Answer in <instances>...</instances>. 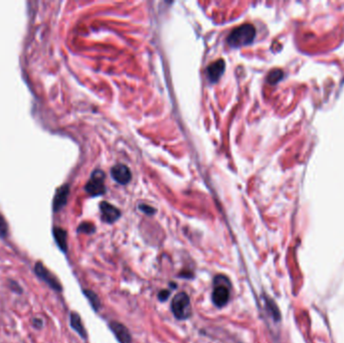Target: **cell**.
Listing matches in <instances>:
<instances>
[{
    "label": "cell",
    "instance_id": "1",
    "mask_svg": "<svg viewBox=\"0 0 344 343\" xmlns=\"http://www.w3.org/2000/svg\"><path fill=\"white\" fill-rule=\"evenodd\" d=\"M256 37V28L250 23L242 24L235 28L227 38V43L232 47H242L253 43Z\"/></svg>",
    "mask_w": 344,
    "mask_h": 343
},
{
    "label": "cell",
    "instance_id": "2",
    "mask_svg": "<svg viewBox=\"0 0 344 343\" xmlns=\"http://www.w3.org/2000/svg\"><path fill=\"white\" fill-rule=\"evenodd\" d=\"M171 309L177 319L185 320L191 316V306L188 295L184 292L178 293L172 299Z\"/></svg>",
    "mask_w": 344,
    "mask_h": 343
},
{
    "label": "cell",
    "instance_id": "3",
    "mask_svg": "<svg viewBox=\"0 0 344 343\" xmlns=\"http://www.w3.org/2000/svg\"><path fill=\"white\" fill-rule=\"evenodd\" d=\"M104 179H105V173L97 169L92 173V176L90 180L87 182V192L92 196H99L106 192V187L104 185Z\"/></svg>",
    "mask_w": 344,
    "mask_h": 343
},
{
    "label": "cell",
    "instance_id": "4",
    "mask_svg": "<svg viewBox=\"0 0 344 343\" xmlns=\"http://www.w3.org/2000/svg\"><path fill=\"white\" fill-rule=\"evenodd\" d=\"M35 273L37 274V276L44 281L51 289L61 292L63 290L61 283L59 282V280L56 279V277H54L44 266H43L42 262H38L35 266Z\"/></svg>",
    "mask_w": 344,
    "mask_h": 343
},
{
    "label": "cell",
    "instance_id": "5",
    "mask_svg": "<svg viewBox=\"0 0 344 343\" xmlns=\"http://www.w3.org/2000/svg\"><path fill=\"white\" fill-rule=\"evenodd\" d=\"M215 287L213 292V302L216 307L221 308L225 306L230 299V290L227 285H224L220 282L218 277L215 279Z\"/></svg>",
    "mask_w": 344,
    "mask_h": 343
},
{
    "label": "cell",
    "instance_id": "6",
    "mask_svg": "<svg viewBox=\"0 0 344 343\" xmlns=\"http://www.w3.org/2000/svg\"><path fill=\"white\" fill-rule=\"evenodd\" d=\"M100 210H101V214H102V219L105 222H108V223H113L114 221H116L121 216L120 211L107 202L101 203Z\"/></svg>",
    "mask_w": 344,
    "mask_h": 343
},
{
    "label": "cell",
    "instance_id": "7",
    "mask_svg": "<svg viewBox=\"0 0 344 343\" xmlns=\"http://www.w3.org/2000/svg\"><path fill=\"white\" fill-rule=\"evenodd\" d=\"M112 177L120 184H127L131 180V172L129 168L124 164H117L111 170Z\"/></svg>",
    "mask_w": 344,
    "mask_h": 343
},
{
    "label": "cell",
    "instance_id": "8",
    "mask_svg": "<svg viewBox=\"0 0 344 343\" xmlns=\"http://www.w3.org/2000/svg\"><path fill=\"white\" fill-rule=\"evenodd\" d=\"M69 193H70V187L68 184L63 185L56 190V193L53 198V205H52L54 212L61 211L66 206Z\"/></svg>",
    "mask_w": 344,
    "mask_h": 343
},
{
    "label": "cell",
    "instance_id": "9",
    "mask_svg": "<svg viewBox=\"0 0 344 343\" xmlns=\"http://www.w3.org/2000/svg\"><path fill=\"white\" fill-rule=\"evenodd\" d=\"M110 328L114 332L115 336L117 337V339L120 342H131V335H130L129 330L123 324L114 321V322L110 323Z\"/></svg>",
    "mask_w": 344,
    "mask_h": 343
},
{
    "label": "cell",
    "instance_id": "10",
    "mask_svg": "<svg viewBox=\"0 0 344 343\" xmlns=\"http://www.w3.org/2000/svg\"><path fill=\"white\" fill-rule=\"evenodd\" d=\"M225 64L223 60H217L215 63H213L208 68V76L212 83H215L218 81V79L221 77L222 73L224 72Z\"/></svg>",
    "mask_w": 344,
    "mask_h": 343
},
{
    "label": "cell",
    "instance_id": "11",
    "mask_svg": "<svg viewBox=\"0 0 344 343\" xmlns=\"http://www.w3.org/2000/svg\"><path fill=\"white\" fill-rule=\"evenodd\" d=\"M52 234H53V238H54V241H55L58 247L64 253H66L68 251V242H67L68 235H67V232L62 227H54L53 231H52Z\"/></svg>",
    "mask_w": 344,
    "mask_h": 343
},
{
    "label": "cell",
    "instance_id": "12",
    "mask_svg": "<svg viewBox=\"0 0 344 343\" xmlns=\"http://www.w3.org/2000/svg\"><path fill=\"white\" fill-rule=\"evenodd\" d=\"M71 326L82 338H87L86 329L82 323L80 315L76 312L71 313Z\"/></svg>",
    "mask_w": 344,
    "mask_h": 343
},
{
    "label": "cell",
    "instance_id": "13",
    "mask_svg": "<svg viewBox=\"0 0 344 343\" xmlns=\"http://www.w3.org/2000/svg\"><path fill=\"white\" fill-rule=\"evenodd\" d=\"M84 294L86 295L87 298L90 301V303L93 306V308L95 309V311H98L99 308H100V306H101L99 297L93 291H90V290H85Z\"/></svg>",
    "mask_w": 344,
    "mask_h": 343
},
{
    "label": "cell",
    "instance_id": "14",
    "mask_svg": "<svg viewBox=\"0 0 344 343\" xmlns=\"http://www.w3.org/2000/svg\"><path fill=\"white\" fill-rule=\"evenodd\" d=\"M283 78V72L281 70H274L268 76V82L271 84H276Z\"/></svg>",
    "mask_w": 344,
    "mask_h": 343
},
{
    "label": "cell",
    "instance_id": "15",
    "mask_svg": "<svg viewBox=\"0 0 344 343\" xmlns=\"http://www.w3.org/2000/svg\"><path fill=\"white\" fill-rule=\"evenodd\" d=\"M79 233H85V234H92L95 232V226L93 223L90 222H83L78 228Z\"/></svg>",
    "mask_w": 344,
    "mask_h": 343
},
{
    "label": "cell",
    "instance_id": "16",
    "mask_svg": "<svg viewBox=\"0 0 344 343\" xmlns=\"http://www.w3.org/2000/svg\"><path fill=\"white\" fill-rule=\"evenodd\" d=\"M8 233V226L4 217L0 215V238H5Z\"/></svg>",
    "mask_w": 344,
    "mask_h": 343
},
{
    "label": "cell",
    "instance_id": "17",
    "mask_svg": "<svg viewBox=\"0 0 344 343\" xmlns=\"http://www.w3.org/2000/svg\"><path fill=\"white\" fill-rule=\"evenodd\" d=\"M267 306H268V309H269V310L272 312V314H273L274 318H275V319H279L280 315H279L278 309H277V307L275 306V304L273 303V301H267Z\"/></svg>",
    "mask_w": 344,
    "mask_h": 343
},
{
    "label": "cell",
    "instance_id": "18",
    "mask_svg": "<svg viewBox=\"0 0 344 343\" xmlns=\"http://www.w3.org/2000/svg\"><path fill=\"white\" fill-rule=\"evenodd\" d=\"M139 209H140V211H142L146 215H153V214H155V210L153 208L147 206V205H140Z\"/></svg>",
    "mask_w": 344,
    "mask_h": 343
},
{
    "label": "cell",
    "instance_id": "19",
    "mask_svg": "<svg viewBox=\"0 0 344 343\" xmlns=\"http://www.w3.org/2000/svg\"><path fill=\"white\" fill-rule=\"evenodd\" d=\"M169 295H170V292H169V291H167V290H162V291H160V293H159V295H158V298H159V300L161 301L167 300L168 297H169Z\"/></svg>",
    "mask_w": 344,
    "mask_h": 343
},
{
    "label": "cell",
    "instance_id": "20",
    "mask_svg": "<svg viewBox=\"0 0 344 343\" xmlns=\"http://www.w3.org/2000/svg\"><path fill=\"white\" fill-rule=\"evenodd\" d=\"M33 323H34V325H35L36 327H42V325H43L41 319H35V320L33 321Z\"/></svg>",
    "mask_w": 344,
    "mask_h": 343
}]
</instances>
